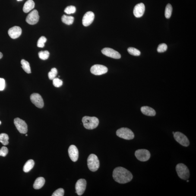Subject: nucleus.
Segmentation results:
<instances>
[{
	"instance_id": "obj_1",
	"label": "nucleus",
	"mask_w": 196,
	"mask_h": 196,
	"mask_svg": "<svg viewBox=\"0 0 196 196\" xmlns=\"http://www.w3.org/2000/svg\"><path fill=\"white\" fill-rule=\"evenodd\" d=\"M113 177L115 181L121 184H125L131 181L133 176L128 170L121 167L115 168L113 173Z\"/></svg>"
},
{
	"instance_id": "obj_2",
	"label": "nucleus",
	"mask_w": 196,
	"mask_h": 196,
	"mask_svg": "<svg viewBox=\"0 0 196 196\" xmlns=\"http://www.w3.org/2000/svg\"><path fill=\"white\" fill-rule=\"evenodd\" d=\"M83 125L87 129L92 130L97 128L99 124V120L95 117L84 116L82 119Z\"/></svg>"
},
{
	"instance_id": "obj_3",
	"label": "nucleus",
	"mask_w": 196,
	"mask_h": 196,
	"mask_svg": "<svg viewBox=\"0 0 196 196\" xmlns=\"http://www.w3.org/2000/svg\"><path fill=\"white\" fill-rule=\"evenodd\" d=\"M176 170L178 176L181 179L186 180L189 178V169L184 164H178L176 166Z\"/></svg>"
},
{
	"instance_id": "obj_4",
	"label": "nucleus",
	"mask_w": 196,
	"mask_h": 196,
	"mask_svg": "<svg viewBox=\"0 0 196 196\" xmlns=\"http://www.w3.org/2000/svg\"><path fill=\"white\" fill-rule=\"evenodd\" d=\"M87 165L89 169L92 172L97 170L99 166V162L97 156L94 154H91L87 160Z\"/></svg>"
},
{
	"instance_id": "obj_5",
	"label": "nucleus",
	"mask_w": 196,
	"mask_h": 196,
	"mask_svg": "<svg viewBox=\"0 0 196 196\" xmlns=\"http://www.w3.org/2000/svg\"><path fill=\"white\" fill-rule=\"evenodd\" d=\"M117 135L118 137L126 140H132L134 138V133L128 128H122L116 131Z\"/></svg>"
},
{
	"instance_id": "obj_6",
	"label": "nucleus",
	"mask_w": 196,
	"mask_h": 196,
	"mask_svg": "<svg viewBox=\"0 0 196 196\" xmlns=\"http://www.w3.org/2000/svg\"><path fill=\"white\" fill-rule=\"evenodd\" d=\"M135 155L137 158L142 162L149 160L151 156L149 151L145 149H139L136 151Z\"/></svg>"
},
{
	"instance_id": "obj_7",
	"label": "nucleus",
	"mask_w": 196,
	"mask_h": 196,
	"mask_svg": "<svg viewBox=\"0 0 196 196\" xmlns=\"http://www.w3.org/2000/svg\"><path fill=\"white\" fill-rule=\"evenodd\" d=\"M175 140L183 146L188 147L190 145V142L188 137L182 133L176 132L174 134Z\"/></svg>"
},
{
	"instance_id": "obj_8",
	"label": "nucleus",
	"mask_w": 196,
	"mask_h": 196,
	"mask_svg": "<svg viewBox=\"0 0 196 196\" xmlns=\"http://www.w3.org/2000/svg\"><path fill=\"white\" fill-rule=\"evenodd\" d=\"M14 124L18 131L22 134H26L28 131L27 124L23 120L20 118H15L14 120Z\"/></svg>"
},
{
	"instance_id": "obj_9",
	"label": "nucleus",
	"mask_w": 196,
	"mask_h": 196,
	"mask_svg": "<svg viewBox=\"0 0 196 196\" xmlns=\"http://www.w3.org/2000/svg\"><path fill=\"white\" fill-rule=\"evenodd\" d=\"M108 71V68L105 66L96 64L92 66L90 68L92 74L95 75H101L106 74Z\"/></svg>"
},
{
	"instance_id": "obj_10",
	"label": "nucleus",
	"mask_w": 196,
	"mask_h": 196,
	"mask_svg": "<svg viewBox=\"0 0 196 196\" xmlns=\"http://www.w3.org/2000/svg\"><path fill=\"white\" fill-rule=\"evenodd\" d=\"M31 101L35 106L39 108L43 107L44 103L43 98L38 93H34L30 96Z\"/></svg>"
},
{
	"instance_id": "obj_11",
	"label": "nucleus",
	"mask_w": 196,
	"mask_h": 196,
	"mask_svg": "<svg viewBox=\"0 0 196 196\" xmlns=\"http://www.w3.org/2000/svg\"><path fill=\"white\" fill-rule=\"evenodd\" d=\"M39 16L37 10H34L31 11L27 16L26 21L28 24L34 25L38 22Z\"/></svg>"
},
{
	"instance_id": "obj_12",
	"label": "nucleus",
	"mask_w": 196,
	"mask_h": 196,
	"mask_svg": "<svg viewBox=\"0 0 196 196\" xmlns=\"http://www.w3.org/2000/svg\"><path fill=\"white\" fill-rule=\"evenodd\" d=\"M86 186L87 182L85 179H81L77 181L75 186L76 192L79 195L81 196L84 193Z\"/></svg>"
},
{
	"instance_id": "obj_13",
	"label": "nucleus",
	"mask_w": 196,
	"mask_h": 196,
	"mask_svg": "<svg viewBox=\"0 0 196 196\" xmlns=\"http://www.w3.org/2000/svg\"><path fill=\"white\" fill-rule=\"evenodd\" d=\"M101 52L104 55L111 58L119 59L121 58V55L119 52L111 48H105L102 50Z\"/></svg>"
},
{
	"instance_id": "obj_14",
	"label": "nucleus",
	"mask_w": 196,
	"mask_h": 196,
	"mask_svg": "<svg viewBox=\"0 0 196 196\" xmlns=\"http://www.w3.org/2000/svg\"><path fill=\"white\" fill-rule=\"evenodd\" d=\"M95 14L92 12L88 11L86 13L83 18V26L85 27L90 26L93 22Z\"/></svg>"
},
{
	"instance_id": "obj_15",
	"label": "nucleus",
	"mask_w": 196,
	"mask_h": 196,
	"mask_svg": "<svg viewBox=\"0 0 196 196\" xmlns=\"http://www.w3.org/2000/svg\"><path fill=\"white\" fill-rule=\"evenodd\" d=\"M68 154L70 158L72 161L75 162L78 160L79 151L75 145H71L68 149Z\"/></svg>"
},
{
	"instance_id": "obj_16",
	"label": "nucleus",
	"mask_w": 196,
	"mask_h": 196,
	"mask_svg": "<svg viewBox=\"0 0 196 196\" xmlns=\"http://www.w3.org/2000/svg\"><path fill=\"white\" fill-rule=\"evenodd\" d=\"M22 33L21 28L18 26H14L10 28L8 31L9 35L13 39H17L21 35Z\"/></svg>"
},
{
	"instance_id": "obj_17",
	"label": "nucleus",
	"mask_w": 196,
	"mask_h": 196,
	"mask_svg": "<svg viewBox=\"0 0 196 196\" xmlns=\"http://www.w3.org/2000/svg\"><path fill=\"white\" fill-rule=\"evenodd\" d=\"M145 6L143 3L137 4L134 7L133 14L136 17H140L143 15L145 11Z\"/></svg>"
},
{
	"instance_id": "obj_18",
	"label": "nucleus",
	"mask_w": 196,
	"mask_h": 196,
	"mask_svg": "<svg viewBox=\"0 0 196 196\" xmlns=\"http://www.w3.org/2000/svg\"><path fill=\"white\" fill-rule=\"evenodd\" d=\"M141 110L143 114L147 116H154L156 115V111L153 108L149 106L142 107Z\"/></svg>"
},
{
	"instance_id": "obj_19",
	"label": "nucleus",
	"mask_w": 196,
	"mask_h": 196,
	"mask_svg": "<svg viewBox=\"0 0 196 196\" xmlns=\"http://www.w3.org/2000/svg\"><path fill=\"white\" fill-rule=\"evenodd\" d=\"M35 3L33 0H28L25 3L23 11L25 13H28L34 8Z\"/></svg>"
},
{
	"instance_id": "obj_20",
	"label": "nucleus",
	"mask_w": 196,
	"mask_h": 196,
	"mask_svg": "<svg viewBox=\"0 0 196 196\" xmlns=\"http://www.w3.org/2000/svg\"><path fill=\"white\" fill-rule=\"evenodd\" d=\"M45 183L44 178L40 177L37 178L33 184V187L35 189H39L44 185Z\"/></svg>"
},
{
	"instance_id": "obj_21",
	"label": "nucleus",
	"mask_w": 196,
	"mask_h": 196,
	"mask_svg": "<svg viewBox=\"0 0 196 196\" xmlns=\"http://www.w3.org/2000/svg\"><path fill=\"white\" fill-rule=\"evenodd\" d=\"M35 164L34 161L33 159H30L25 164L23 167V170L24 172H28L33 169Z\"/></svg>"
},
{
	"instance_id": "obj_22",
	"label": "nucleus",
	"mask_w": 196,
	"mask_h": 196,
	"mask_svg": "<svg viewBox=\"0 0 196 196\" xmlns=\"http://www.w3.org/2000/svg\"><path fill=\"white\" fill-rule=\"evenodd\" d=\"M61 20L63 23L68 25H70L73 24L74 22V18L72 16H67L64 15L62 16Z\"/></svg>"
},
{
	"instance_id": "obj_23",
	"label": "nucleus",
	"mask_w": 196,
	"mask_h": 196,
	"mask_svg": "<svg viewBox=\"0 0 196 196\" xmlns=\"http://www.w3.org/2000/svg\"><path fill=\"white\" fill-rule=\"evenodd\" d=\"M21 64L22 65V68L25 72L27 74L31 73L30 64L28 61L22 59L21 61Z\"/></svg>"
},
{
	"instance_id": "obj_24",
	"label": "nucleus",
	"mask_w": 196,
	"mask_h": 196,
	"mask_svg": "<svg viewBox=\"0 0 196 196\" xmlns=\"http://www.w3.org/2000/svg\"><path fill=\"white\" fill-rule=\"evenodd\" d=\"M8 140V136L6 134L1 133L0 134V142L3 145H7L9 143Z\"/></svg>"
},
{
	"instance_id": "obj_25",
	"label": "nucleus",
	"mask_w": 196,
	"mask_h": 196,
	"mask_svg": "<svg viewBox=\"0 0 196 196\" xmlns=\"http://www.w3.org/2000/svg\"><path fill=\"white\" fill-rule=\"evenodd\" d=\"M172 6L170 4H168L165 8V16L167 19L170 18L172 15Z\"/></svg>"
},
{
	"instance_id": "obj_26",
	"label": "nucleus",
	"mask_w": 196,
	"mask_h": 196,
	"mask_svg": "<svg viewBox=\"0 0 196 196\" xmlns=\"http://www.w3.org/2000/svg\"><path fill=\"white\" fill-rule=\"evenodd\" d=\"M38 55L41 59L46 60L49 58V53L47 51H41L39 52Z\"/></svg>"
},
{
	"instance_id": "obj_27",
	"label": "nucleus",
	"mask_w": 196,
	"mask_h": 196,
	"mask_svg": "<svg viewBox=\"0 0 196 196\" xmlns=\"http://www.w3.org/2000/svg\"><path fill=\"white\" fill-rule=\"evenodd\" d=\"M128 51L129 54L134 56H139L141 54V52L139 50L133 47L129 48Z\"/></svg>"
},
{
	"instance_id": "obj_28",
	"label": "nucleus",
	"mask_w": 196,
	"mask_h": 196,
	"mask_svg": "<svg viewBox=\"0 0 196 196\" xmlns=\"http://www.w3.org/2000/svg\"><path fill=\"white\" fill-rule=\"evenodd\" d=\"M47 40L46 38L42 36L39 39L37 43V46L39 48H43L45 46V43Z\"/></svg>"
},
{
	"instance_id": "obj_29",
	"label": "nucleus",
	"mask_w": 196,
	"mask_h": 196,
	"mask_svg": "<svg viewBox=\"0 0 196 196\" xmlns=\"http://www.w3.org/2000/svg\"><path fill=\"white\" fill-rule=\"evenodd\" d=\"M57 74H58V71L55 68H52L48 74L49 79L51 80H53L56 78Z\"/></svg>"
},
{
	"instance_id": "obj_30",
	"label": "nucleus",
	"mask_w": 196,
	"mask_h": 196,
	"mask_svg": "<svg viewBox=\"0 0 196 196\" xmlns=\"http://www.w3.org/2000/svg\"><path fill=\"white\" fill-rule=\"evenodd\" d=\"M76 7L73 6H70L67 7L64 10V12L68 14H74L76 12Z\"/></svg>"
},
{
	"instance_id": "obj_31",
	"label": "nucleus",
	"mask_w": 196,
	"mask_h": 196,
	"mask_svg": "<svg viewBox=\"0 0 196 196\" xmlns=\"http://www.w3.org/2000/svg\"><path fill=\"white\" fill-rule=\"evenodd\" d=\"M53 84L56 87H60L63 85V82L58 78H55L53 80Z\"/></svg>"
},
{
	"instance_id": "obj_32",
	"label": "nucleus",
	"mask_w": 196,
	"mask_h": 196,
	"mask_svg": "<svg viewBox=\"0 0 196 196\" xmlns=\"http://www.w3.org/2000/svg\"><path fill=\"white\" fill-rule=\"evenodd\" d=\"M168 49L167 45L166 44L162 43L159 45L157 49L158 52L162 53L165 52Z\"/></svg>"
},
{
	"instance_id": "obj_33",
	"label": "nucleus",
	"mask_w": 196,
	"mask_h": 196,
	"mask_svg": "<svg viewBox=\"0 0 196 196\" xmlns=\"http://www.w3.org/2000/svg\"><path fill=\"white\" fill-rule=\"evenodd\" d=\"M64 191L63 188H58L53 193L52 196H63L64 195Z\"/></svg>"
},
{
	"instance_id": "obj_34",
	"label": "nucleus",
	"mask_w": 196,
	"mask_h": 196,
	"mask_svg": "<svg viewBox=\"0 0 196 196\" xmlns=\"http://www.w3.org/2000/svg\"><path fill=\"white\" fill-rule=\"evenodd\" d=\"M8 153V149L5 147H3L0 149V156H5Z\"/></svg>"
},
{
	"instance_id": "obj_35",
	"label": "nucleus",
	"mask_w": 196,
	"mask_h": 196,
	"mask_svg": "<svg viewBox=\"0 0 196 196\" xmlns=\"http://www.w3.org/2000/svg\"><path fill=\"white\" fill-rule=\"evenodd\" d=\"M5 81L4 79L0 78V91H2L5 89Z\"/></svg>"
},
{
	"instance_id": "obj_36",
	"label": "nucleus",
	"mask_w": 196,
	"mask_h": 196,
	"mask_svg": "<svg viewBox=\"0 0 196 196\" xmlns=\"http://www.w3.org/2000/svg\"><path fill=\"white\" fill-rule=\"evenodd\" d=\"M3 57V54L1 52H0V59L2 58Z\"/></svg>"
},
{
	"instance_id": "obj_37",
	"label": "nucleus",
	"mask_w": 196,
	"mask_h": 196,
	"mask_svg": "<svg viewBox=\"0 0 196 196\" xmlns=\"http://www.w3.org/2000/svg\"><path fill=\"white\" fill-rule=\"evenodd\" d=\"M17 1H22V0H17Z\"/></svg>"
},
{
	"instance_id": "obj_38",
	"label": "nucleus",
	"mask_w": 196,
	"mask_h": 196,
	"mask_svg": "<svg viewBox=\"0 0 196 196\" xmlns=\"http://www.w3.org/2000/svg\"><path fill=\"white\" fill-rule=\"evenodd\" d=\"M1 121H0V125H1Z\"/></svg>"
},
{
	"instance_id": "obj_39",
	"label": "nucleus",
	"mask_w": 196,
	"mask_h": 196,
	"mask_svg": "<svg viewBox=\"0 0 196 196\" xmlns=\"http://www.w3.org/2000/svg\"><path fill=\"white\" fill-rule=\"evenodd\" d=\"M28 136L27 134H26V136Z\"/></svg>"
},
{
	"instance_id": "obj_40",
	"label": "nucleus",
	"mask_w": 196,
	"mask_h": 196,
	"mask_svg": "<svg viewBox=\"0 0 196 196\" xmlns=\"http://www.w3.org/2000/svg\"><path fill=\"white\" fill-rule=\"evenodd\" d=\"M187 181V182H189V181Z\"/></svg>"
}]
</instances>
